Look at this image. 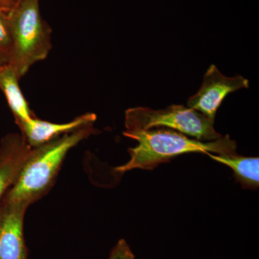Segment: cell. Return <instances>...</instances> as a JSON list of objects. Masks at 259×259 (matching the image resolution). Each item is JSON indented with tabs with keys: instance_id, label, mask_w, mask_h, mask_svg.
Wrapping results in <instances>:
<instances>
[{
	"instance_id": "8992f818",
	"label": "cell",
	"mask_w": 259,
	"mask_h": 259,
	"mask_svg": "<svg viewBox=\"0 0 259 259\" xmlns=\"http://www.w3.org/2000/svg\"><path fill=\"white\" fill-rule=\"evenodd\" d=\"M28 206L3 199L0 204V259H28L23 222Z\"/></svg>"
},
{
	"instance_id": "5b68a950",
	"label": "cell",
	"mask_w": 259,
	"mask_h": 259,
	"mask_svg": "<svg viewBox=\"0 0 259 259\" xmlns=\"http://www.w3.org/2000/svg\"><path fill=\"white\" fill-rule=\"evenodd\" d=\"M248 88L249 81L243 76L238 75L228 77L212 64L206 71L199 91L189 98L187 106L214 122L218 108L227 95L241 89Z\"/></svg>"
},
{
	"instance_id": "7a4b0ae2",
	"label": "cell",
	"mask_w": 259,
	"mask_h": 259,
	"mask_svg": "<svg viewBox=\"0 0 259 259\" xmlns=\"http://www.w3.org/2000/svg\"><path fill=\"white\" fill-rule=\"evenodd\" d=\"M94 125L83 127L39 147L32 148L14 184L4 199L29 207L54 185L66 154L83 140L97 132Z\"/></svg>"
},
{
	"instance_id": "4fadbf2b",
	"label": "cell",
	"mask_w": 259,
	"mask_h": 259,
	"mask_svg": "<svg viewBox=\"0 0 259 259\" xmlns=\"http://www.w3.org/2000/svg\"><path fill=\"white\" fill-rule=\"evenodd\" d=\"M18 0H0V9L3 10L5 14L13 9V7L16 4Z\"/></svg>"
},
{
	"instance_id": "6da1fadb",
	"label": "cell",
	"mask_w": 259,
	"mask_h": 259,
	"mask_svg": "<svg viewBox=\"0 0 259 259\" xmlns=\"http://www.w3.org/2000/svg\"><path fill=\"white\" fill-rule=\"evenodd\" d=\"M123 135L137 141L139 144L136 147L128 148L131 157L129 161L115 168L117 173L120 174L136 168L153 169L158 165L184 153H236V141L231 139L228 135L208 142L191 139L185 134L166 127L125 130Z\"/></svg>"
},
{
	"instance_id": "7c38bea8",
	"label": "cell",
	"mask_w": 259,
	"mask_h": 259,
	"mask_svg": "<svg viewBox=\"0 0 259 259\" xmlns=\"http://www.w3.org/2000/svg\"><path fill=\"white\" fill-rule=\"evenodd\" d=\"M108 259H136V257L125 240L120 239L112 248Z\"/></svg>"
},
{
	"instance_id": "3957f363",
	"label": "cell",
	"mask_w": 259,
	"mask_h": 259,
	"mask_svg": "<svg viewBox=\"0 0 259 259\" xmlns=\"http://www.w3.org/2000/svg\"><path fill=\"white\" fill-rule=\"evenodd\" d=\"M40 0H19L7 14L11 36L8 64L21 79L32 65L44 60L50 52L51 29L40 15Z\"/></svg>"
},
{
	"instance_id": "277c9868",
	"label": "cell",
	"mask_w": 259,
	"mask_h": 259,
	"mask_svg": "<svg viewBox=\"0 0 259 259\" xmlns=\"http://www.w3.org/2000/svg\"><path fill=\"white\" fill-rule=\"evenodd\" d=\"M126 130H148L166 127L204 142L223 137L214 128V122L197 110L182 105L163 110L138 107L126 110Z\"/></svg>"
},
{
	"instance_id": "9c48e42d",
	"label": "cell",
	"mask_w": 259,
	"mask_h": 259,
	"mask_svg": "<svg viewBox=\"0 0 259 259\" xmlns=\"http://www.w3.org/2000/svg\"><path fill=\"white\" fill-rule=\"evenodd\" d=\"M20 79L11 65H0V90L4 94L17 125L35 117L22 93Z\"/></svg>"
},
{
	"instance_id": "5bb4252c",
	"label": "cell",
	"mask_w": 259,
	"mask_h": 259,
	"mask_svg": "<svg viewBox=\"0 0 259 259\" xmlns=\"http://www.w3.org/2000/svg\"><path fill=\"white\" fill-rule=\"evenodd\" d=\"M18 1H19V0H18ZM17 3H18V2H17Z\"/></svg>"
},
{
	"instance_id": "52a82bcc",
	"label": "cell",
	"mask_w": 259,
	"mask_h": 259,
	"mask_svg": "<svg viewBox=\"0 0 259 259\" xmlns=\"http://www.w3.org/2000/svg\"><path fill=\"white\" fill-rule=\"evenodd\" d=\"M96 120L97 115L89 112L65 123H55L34 117L18 126L28 144L32 148H36L64 135L94 125Z\"/></svg>"
},
{
	"instance_id": "30bf717a",
	"label": "cell",
	"mask_w": 259,
	"mask_h": 259,
	"mask_svg": "<svg viewBox=\"0 0 259 259\" xmlns=\"http://www.w3.org/2000/svg\"><path fill=\"white\" fill-rule=\"evenodd\" d=\"M213 160L226 165L233 170L237 182L245 189L256 190L259 186V158L245 157L235 154L207 153Z\"/></svg>"
},
{
	"instance_id": "8fae6325",
	"label": "cell",
	"mask_w": 259,
	"mask_h": 259,
	"mask_svg": "<svg viewBox=\"0 0 259 259\" xmlns=\"http://www.w3.org/2000/svg\"><path fill=\"white\" fill-rule=\"evenodd\" d=\"M11 45V36L7 14L0 9V65L9 63Z\"/></svg>"
},
{
	"instance_id": "ba28073f",
	"label": "cell",
	"mask_w": 259,
	"mask_h": 259,
	"mask_svg": "<svg viewBox=\"0 0 259 259\" xmlns=\"http://www.w3.org/2000/svg\"><path fill=\"white\" fill-rule=\"evenodd\" d=\"M32 147L23 135L10 134L0 143V199L14 184Z\"/></svg>"
}]
</instances>
